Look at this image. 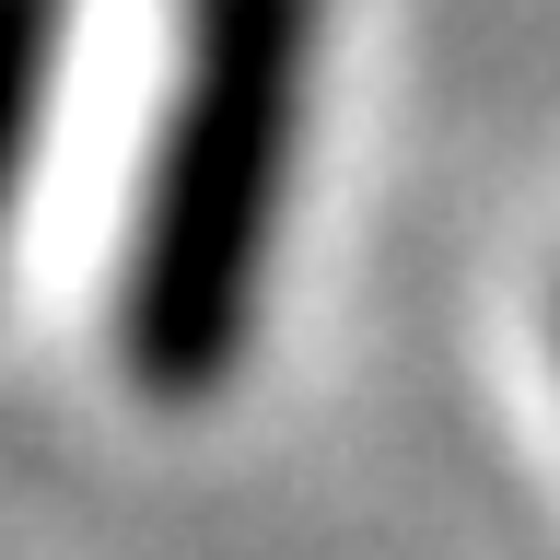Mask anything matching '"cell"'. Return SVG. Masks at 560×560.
Instances as JSON below:
<instances>
[{
    "label": "cell",
    "instance_id": "1",
    "mask_svg": "<svg viewBox=\"0 0 560 560\" xmlns=\"http://www.w3.org/2000/svg\"><path fill=\"white\" fill-rule=\"evenodd\" d=\"M315 0H199L175 59L152 199L129 234V362L152 397H210L245 350L269 234L292 199Z\"/></svg>",
    "mask_w": 560,
    "mask_h": 560
},
{
    "label": "cell",
    "instance_id": "2",
    "mask_svg": "<svg viewBox=\"0 0 560 560\" xmlns=\"http://www.w3.org/2000/svg\"><path fill=\"white\" fill-rule=\"evenodd\" d=\"M47 70H59V0H0V222L24 187L35 117H47Z\"/></svg>",
    "mask_w": 560,
    "mask_h": 560
}]
</instances>
